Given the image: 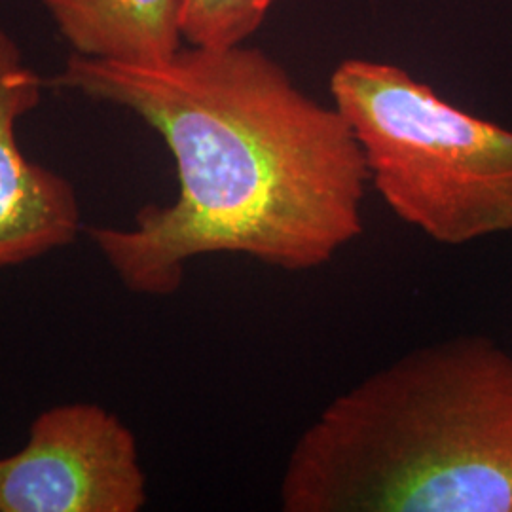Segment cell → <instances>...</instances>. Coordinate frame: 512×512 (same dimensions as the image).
<instances>
[{
    "label": "cell",
    "instance_id": "obj_1",
    "mask_svg": "<svg viewBox=\"0 0 512 512\" xmlns=\"http://www.w3.org/2000/svg\"><path fill=\"white\" fill-rule=\"evenodd\" d=\"M46 84L133 112L171 152L173 202L90 230L131 293L171 296L209 255L310 272L363 234L368 171L346 118L262 50L183 46L160 63L73 54Z\"/></svg>",
    "mask_w": 512,
    "mask_h": 512
},
{
    "label": "cell",
    "instance_id": "obj_2",
    "mask_svg": "<svg viewBox=\"0 0 512 512\" xmlns=\"http://www.w3.org/2000/svg\"><path fill=\"white\" fill-rule=\"evenodd\" d=\"M285 512H512V353L465 334L404 353L294 440Z\"/></svg>",
    "mask_w": 512,
    "mask_h": 512
},
{
    "label": "cell",
    "instance_id": "obj_3",
    "mask_svg": "<svg viewBox=\"0 0 512 512\" xmlns=\"http://www.w3.org/2000/svg\"><path fill=\"white\" fill-rule=\"evenodd\" d=\"M368 184L440 245L512 234V129L465 112L403 67L346 59L330 76Z\"/></svg>",
    "mask_w": 512,
    "mask_h": 512
},
{
    "label": "cell",
    "instance_id": "obj_4",
    "mask_svg": "<svg viewBox=\"0 0 512 512\" xmlns=\"http://www.w3.org/2000/svg\"><path fill=\"white\" fill-rule=\"evenodd\" d=\"M145 505L137 439L97 404L42 412L25 446L0 458V512H139Z\"/></svg>",
    "mask_w": 512,
    "mask_h": 512
},
{
    "label": "cell",
    "instance_id": "obj_5",
    "mask_svg": "<svg viewBox=\"0 0 512 512\" xmlns=\"http://www.w3.org/2000/svg\"><path fill=\"white\" fill-rule=\"evenodd\" d=\"M46 88L18 42L0 29V268L63 249L82 228L73 184L19 147V120L37 109Z\"/></svg>",
    "mask_w": 512,
    "mask_h": 512
},
{
    "label": "cell",
    "instance_id": "obj_6",
    "mask_svg": "<svg viewBox=\"0 0 512 512\" xmlns=\"http://www.w3.org/2000/svg\"><path fill=\"white\" fill-rule=\"evenodd\" d=\"M73 54L160 63L183 48L179 0H42Z\"/></svg>",
    "mask_w": 512,
    "mask_h": 512
},
{
    "label": "cell",
    "instance_id": "obj_7",
    "mask_svg": "<svg viewBox=\"0 0 512 512\" xmlns=\"http://www.w3.org/2000/svg\"><path fill=\"white\" fill-rule=\"evenodd\" d=\"M275 0H179V27L190 48L226 50L262 27Z\"/></svg>",
    "mask_w": 512,
    "mask_h": 512
}]
</instances>
